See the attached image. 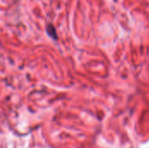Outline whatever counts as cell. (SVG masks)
<instances>
[]
</instances>
